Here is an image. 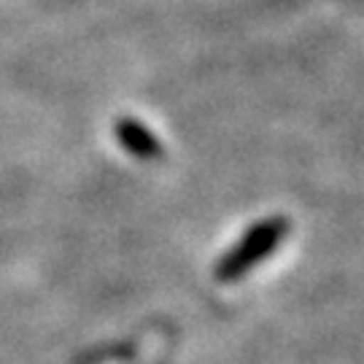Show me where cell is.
Returning a JSON list of instances; mask_svg holds the SVG:
<instances>
[{
    "mask_svg": "<svg viewBox=\"0 0 364 364\" xmlns=\"http://www.w3.org/2000/svg\"><path fill=\"white\" fill-rule=\"evenodd\" d=\"M289 235V219L287 216H267L257 221L254 227H248L243 237L235 243L219 262H216V281L219 284H235L240 278H246L257 264L273 257V251Z\"/></svg>",
    "mask_w": 364,
    "mask_h": 364,
    "instance_id": "obj_1",
    "label": "cell"
},
{
    "mask_svg": "<svg viewBox=\"0 0 364 364\" xmlns=\"http://www.w3.org/2000/svg\"><path fill=\"white\" fill-rule=\"evenodd\" d=\"M114 138L127 154H132L135 159H144V162H154V159L165 154L159 138L146 127L144 122H138L132 117H122L114 122Z\"/></svg>",
    "mask_w": 364,
    "mask_h": 364,
    "instance_id": "obj_2",
    "label": "cell"
}]
</instances>
